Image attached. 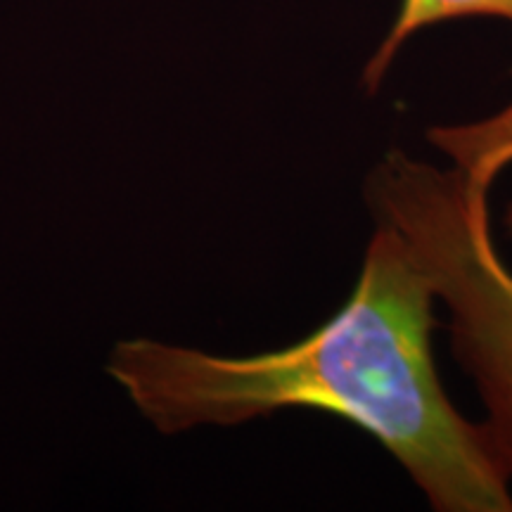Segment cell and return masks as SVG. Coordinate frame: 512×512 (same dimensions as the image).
Segmentation results:
<instances>
[{
    "instance_id": "5",
    "label": "cell",
    "mask_w": 512,
    "mask_h": 512,
    "mask_svg": "<svg viewBox=\"0 0 512 512\" xmlns=\"http://www.w3.org/2000/svg\"><path fill=\"white\" fill-rule=\"evenodd\" d=\"M503 223H505V228H508V233L512 235V200H510L508 207H505V219H503Z\"/></svg>"
},
{
    "instance_id": "2",
    "label": "cell",
    "mask_w": 512,
    "mask_h": 512,
    "mask_svg": "<svg viewBox=\"0 0 512 512\" xmlns=\"http://www.w3.org/2000/svg\"><path fill=\"white\" fill-rule=\"evenodd\" d=\"M375 223L394 230L446 304L453 356L477 384L482 432L512 479V273L491 235L489 195L463 171L389 150L366 181Z\"/></svg>"
},
{
    "instance_id": "3",
    "label": "cell",
    "mask_w": 512,
    "mask_h": 512,
    "mask_svg": "<svg viewBox=\"0 0 512 512\" xmlns=\"http://www.w3.org/2000/svg\"><path fill=\"white\" fill-rule=\"evenodd\" d=\"M427 140L463 171L472 188L489 195L498 174L512 164V102L494 117L470 124L432 126Z\"/></svg>"
},
{
    "instance_id": "4",
    "label": "cell",
    "mask_w": 512,
    "mask_h": 512,
    "mask_svg": "<svg viewBox=\"0 0 512 512\" xmlns=\"http://www.w3.org/2000/svg\"><path fill=\"white\" fill-rule=\"evenodd\" d=\"M460 17H501L512 22V0H403L399 15L363 69V86L375 93L403 43L432 24Z\"/></svg>"
},
{
    "instance_id": "1",
    "label": "cell",
    "mask_w": 512,
    "mask_h": 512,
    "mask_svg": "<svg viewBox=\"0 0 512 512\" xmlns=\"http://www.w3.org/2000/svg\"><path fill=\"white\" fill-rule=\"evenodd\" d=\"M432 299L403 240L377 226L347 304L292 347L226 358L131 339L107 373L164 434L283 408L330 413L387 448L434 510L510 512V477L439 380Z\"/></svg>"
}]
</instances>
